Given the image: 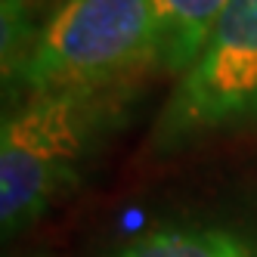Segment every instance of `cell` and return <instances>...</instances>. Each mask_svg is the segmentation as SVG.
<instances>
[{"instance_id":"1","label":"cell","mask_w":257,"mask_h":257,"mask_svg":"<svg viewBox=\"0 0 257 257\" xmlns=\"http://www.w3.org/2000/svg\"><path fill=\"white\" fill-rule=\"evenodd\" d=\"M140 96V81L68 87L10 102L0 124V229L7 238L75 192Z\"/></svg>"},{"instance_id":"2","label":"cell","mask_w":257,"mask_h":257,"mask_svg":"<svg viewBox=\"0 0 257 257\" xmlns=\"http://www.w3.org/2000/svg\"><path fill=\"white\" fill-rule=\"evenodd\" d=\"M161 53L155 0H62L4 78V102L68 87L134 84L161 68Z\"/></svg>"},{"instance_id":"4","label":"cell","mask_w":257,"mask_h":257,"mask_svg":"<svg viewBox=\"0 0 257 257\" xmlns=\"http://www.w3.org/2000/svg\"><path fill=\"white\" fill-rule=\"evenodd\" d=\"M105 257H257V235L217 220H171L140 229Z\"/></svg>"},{"instance_id":"6","label":"cell","mask_w":257,"mask_h":257,"mask_svg":"<svg viewBox=\"0 0 257 257\" xmlns=\"http://www.w3.org/2000/svg\"><path fill=\"white\" fill-rule=\"evenodd\" d=\"M62 0H0V71L4 78L22 62L47 19Z\"/></svg>"},{"instance_id":"3","label":"cell","mask_w":257,"mask_h":257,"mask_svg":"<svg viewBox=\"0 0 257 257\" xmlns=\"http://www.w3.org/2000/svg\"><path fill=\"white\" fill-rule=\"evenodd\" d=\"M257 131V0H229L152 124L155 155Z\"/></svg>"},{"instance_id":"5","label":"cell","mask_w":257,"mask_h":257,"mask_svg":"<svg viewBox=\"0 0 257 257\" xmlns=\"http://www.w3.org/2000/svg\"><path fill=\"white\" fill-rule=\"evenodd\" d=\"M226 4L229 0H155L164 31L161 71L177 78L189 68Z\"/></svg>"}]
</instances>
